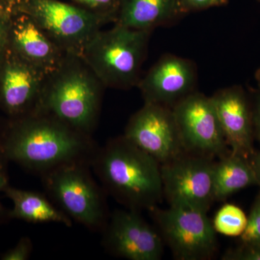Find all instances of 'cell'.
<instances>
[{
    "label": "cell",
    "instance_id": "obj_1",
    "mask_svg": "<svg viewBox=\"0 0 260 260\" xmlns=\"http://www.w3.org/2000/svg\"><path fill=\"white\" fill-rule=\"evenodd\" d=\"M98 148L92 135L49 114L34 112L0 122V153L40 177L68 164L91 166Z\"/></svg>",
    "mask_w": 260,
    "mask_h": 260
},
{
    "label": "cell",
    "instance_id": "obj_2",
    "mask_svg": "<svg viewBox=\"0 0 260 260\" xmlns=\"http://www.w3.org/2000/svg\"><path fill=\"white\" fill-rule=\"evenodd\" d=\"M91 169L105 192L127 209L150 210L164 198L160 164L124 135L99 147Z\"/></svg>",
    "mask_w": 260,
    "mask_h": 260
},
{
    "label": "cell",
    "instance_id": "obj_3",
    "mask_svg": "<svg viewBox=\"0 0 260 260\" xmlns=\"http://www.w3.org/2000/svg\"><path fill=\"white\" fill-rule=\"evenodd\" d=\"M104 87L83 58L68 54L60 66L46 78L34 112L49 114L73 129L92 135Z\"/></svg>",
    "mask_w": 260,
    "mask_h": 260
},
{
    "label": "cell",
    "instance_id": "obj_4",
    "mask_svg": "<svg viewBox=\"0 0 260 260\" xmlns=\"http://www.w3.org/2000/svg\"><path fill=\"white\" fill-rule=\"evenodd\" d=\"M150 36V31L115 24L98 32L81 57L104 87L127 90L139 83Z\"/></svg>",
    "mask_w": 260,
    "mask_h": 260
},
{
    "label": "cell",
    "instance_id": "obj_5",
    "mask_svg": "<svg viewBox=\"0 0 260 260\" xmlns=\"http://www.w3.org/2000/svg\"><path fill=\"white\" fill-rule=\"evenodd\" d=\"M91 166L72 164L41 176L46 194L77 223L93 232L103 230L109 215L105 191L92 176Z\"/></svg>",
    "mask_w": 260,
    "mask_h": 260
},
{
    "label": "cell",
    "instance_id": "obj_6",
    "mask_svg": "<svg viewBox=\"0 0 260 260\" xmlns=\"http://www.w3.org/2000/svg\"><path fill=\"white\" fill-rule=\"evenodd\" d=\"M15 13L28 15L66 54L81 57L104 24L112 20L60 0H17Z\"/></svg>",
    "mask_w": 260,
    "mask_h": 260
},
{
    "label": "cell",
    "instance_id": "obj_7",
    "mask_svg": "<svg viewBox=\"0 0 260 260\" xmlns=\"http://www.w3.org/2000/svg\"><path fill=\"white\" fill-rule=\"evenodd\" d=\"M173 254L180 260L209 259L217 250L216 232L207 213L169 206L148 210Z\"/></svg>",
    "mask_w": 260,
    "mask_h": 260
},
{
    "label": "cell",
    "instance_id": "obj_8",
    "mask_svg": "<svg viewBox=\"0 0 260 260\" xmlns=\"http://www.w3.org/2000/svg\"><path fill=\"white\" fill-rule=\"evenodd\" d=\"M213 158L184 153L160 165L164 198L169 206L208 213L214 199Z\"/></svg>",
    "mask_w": 260,
    "mask_h": 260
},
{
    "label": "cell",
    "instance_id": "obj_9",
    "mask_svg": "<svg viewBox=\"0 0 260 260\" xmlns=\"http://www.w3.org/2000/svg\"><path fill=\"white\" fill-rule=\"evenodd\" d=\"M186 153L222 158L228 145L211 97L194 91L173 108Z\"/></svg>",
    "mask_w": 260,
    "mask_h": 260
},
{
    "label": "cell",
    "instance_id": "obj_10",
    "mask_svg": "<svg viewBox=\"0 0 260 260\" xmlns=\"http://www.w3.org/2000/svg\"><path fill=\"white\" fill-rule=\"evenodd\" d=\"M124 136L161 165L185 153L173 109L151 103L130 118Z\"/></svg>",
    "mask_w": 260,
    "mask_h": 260
},
{
    "label": "cell",
    "instance_id": "obj_11",
    "mask_svg": "<svg viewBox=\"0 0 260 260\" xmlns=\"http://www.w3.org/2000/svg\"><path fill=\"white\" fill-rule=\"evenodd\" d=\"M102 246L112 255L130 260H158L164 242L157 229L138 210H115L102 231Z\"/></svg>",
    "mask_w": 260,
    "mask_h": 260
},
{
    "label": "cell",
    "instance_id": "obj_12",
    "mask_svg": "<svg viewBox=\"0 0 260 260\" xmlns=\"http://www.w3.org/2000/svg\"><path fill=\"white\" fill-rule=\"evenodd\" d=\"M47 77L8 49L0 61V110L11 118L35 112Z\"/></svg>",
    "mask_w": 260,
    "mask_h": 260
},
{
    "label": "cell",
    "instance_id": "obj_13",
    "mask_svg": "<svg viewBox=\"0 0 260 260\" xmlns=\"http://www.w3.org/2000/svg\"><path fill=\"white\" fill-rule=\"evenodd\" d=\"M196 66L189 59L166 54L150 68L137 86L145 103L174 108L196 87Z\"/></svg>",
    "mask_w": 260,
    "mask_h": 260
},
{
    "label": "cell",
    "instance_id": "obj_14",
    "mask_svg": "<svg viewBox=\"0 0 260 260\" xmlns=\"http://www.w3.org/2000/svg\"><path fill=\"white\" fill-rule=\"evenodd\" d=\"M8 49L47 76L60 66L68 54L30 17L15 12L10 18Z\"/></svg>",
    "mask_w": 260,
    "mask_h": 260
},
{
    "label": "cell",
    "instance_id": "obj_15",
    "mask_svg": "<svg viewBox=\"0 0 260 260\" xmlns=\"http://www.w3.org/2000/svg\"><path fill=\"white\" fill-rule=\"evenodd\" d=\"M219 122L232 153L246 157L252 148V121L245 93L234 86L220 89L211 96Z\"/></svg>",
    "mask_w": 260,
    "mask_h": 260
},
{
    "label": "cell",
    "instance_id": "obj_16",
    "mask_svg": "<svg viewBox=\"0 0 260 260\" xmlns=\"http://www.w3.org/2000/svg\"><path fill=\"white\" fill-rule=\"evenodd\" d=\"M181 15L178 0H121L114 23L151 32L172 23Z\"/></svg>",
    "mask_w": 260,
    "mask_h": 260
},
{
    "label": "cell",
    "instance_id": "obj_17",
    "mask_svg": "<svg viewBox=\"0 0 260 260\" xmlns=\"http://www.w3.org/2000/svg\"><path fill=\"white\" fill-rule=\"evenodd\" d=\"M3 193L13 203L9 210L10 220L18 219L30 223H60L73 226V221L46 195L24 190L8 184Z\"/></svg>",
    "mask_w": 260,
    "mask_h": 260
},
{
    "label": "cell",
    "instance_id": "obj_18",
    "mask_svg": "<svg viewBox=\"0 0 260 260\" xmlns=\"http://www.w3.org/2000/svg\"><path fill=\"white\" fill-rule=\"evenodd\" d=\"M256 183L252 167L245 157L232 153L215 161L213 173L215 201L226 199L234 193Z\"/></svg>",
    "mask_w": 260,
    "mask_h": 260
},
{
    "label": "cell",
    "instance_id": "obj_19",
    "mask_svg": "<svg viewBox=\"0 0 260 260\" xmlns=\"http://www.w3.org/2000/svg\"><path fill=\"white\" fill-rule=\"evenodd\" d=\"M213 224L216 232L228 237H239L245 230L247 217L237 205L225 204L215 215Z\"/></svg>",
    "mask_w": 260,
    "mask_h": 260
},
{
    "label": "cell",
    "instance_id": "obj_20",
    "mask_svg": "<svg viewBox=\"0 0 260 260\" xmlns=\"http://www.w3.org/2000/svg\"><path fill=\"white\" fill-rule=\"evenodd\" d=\"M73 4L115 22L121 0H70Z\"/></svg>",
    "mask_w": 260,
    "mask_h": 260
},
{
    "label": "cell",
    "instance_id": "obj_21",
    "mask_svg": "<svg viewBox=\"0 0 260 260\" xmlns=\"http://www.w3.org/2000/svg\"><path fill=\"white\" fill-rule=\"evenodd\" d=\"M240 237L244 244L260 245V194L247 218L245 230Z\"/></svg>",
    "mask_w": 260,
    "mask_h": 260
},
{
    "label": "cell",
    "instance_id": "obj_22",
    "mask_svg": "<svg viewBox=\"0 0 260 260\" xmlns=\"http://www.w3.org/2000/svg\"><path fill=\"white\" fill-rule=\"evenodd\" d=\"M34 249L31 239L28 237H22L16 245L8 249L0 256L2 260H27L30 257Z\"/></svg>",
    "mask_w": 260,
    "mask_h": 260
},
{
    "label": "cell",
    "instance_id": "obj_23",
    "mask_svg": "<svg viewBox=\"0 0 260 260\" xmlns=\"http://www.w3.org/2000/svg\"><path fill=\"white\" fill-rule=\"evenodd\" d=\"M229 0H178L179 11L181 15L209 9L215 7L223 6Z\"/></svg>",
    "mask_w": 260,
    "mask_h": 260
},
{
    "label": "cell",
    "instance_id": "obj_24",
    "mask_svg": "<svg viewBox=\"0 0 260 260\" xmlns=\"http://www.w3.org/2000/svg\"><path fill=\"white\" fill-rule=\"evenodd\" d=\"M235 251H228L222 259L225 260H260V245L244 244Z\"/></svg>",
    "mask_w": 260,
    "mask_h": 260
},
{
    "label": "cell",
    "instance_id": "obj_25",
    "mask_svg": "<svg viewBox=\"0 0 260 260\" xmlns=\"http://www.w3.org/2000/svg\"><path fill=\"white\" fill-rule=\"evenodd\" d=\"M9 161L0 153V193L9 184L8 178V165ZM9 210L5 208L0 200V225L9 221Z\"/></svg>",
    "mask_w": 260,
    "mask_h": 260
},
{
    "label": "cell",
    "instance_id": "obj_26",
    "mask_svg": "<svg viewBox=\"0 0 260 260\" xmlns=\"http://www.w3.org/2000/svg\"><path fill=\"white\" fill-rule=\"evenodd\" d=\"M13 13L10 12L0 18V61L8 51V30Z\"/></svg>",
    "mask_w": 260,
    "mask_h": 260
},
{
    "label": "cell",
    "instance_id": "obj_27",
    "mask_svg": "<svg viewBox=\"0 0 260 260\" xmlns=\"http://www.w3.org/2000/svg\"><path fill=\"white\" fill-rule=\"evenodd\" d=\"M251 165L255 174L256 181L260 184V153L253 155Z\"/></svg>",
    "mask_w": 260,
    "mask_h": 260
},
{
    "label": "cell",
    "instance_id": "obj_28",
    "mask_svg": "<svg viewBox=\"0 0 260 260\" xmlns=\"http://www.w3.org/2000/svg\"><path fill=\"white\" fill-rule=\"evenodd\" d=\"M253 122L256 126V132L260 139V96L258 99L256 103L255 113H254V117H253Z\"/></svg>",
    "mask_w": 260,
    "mask_h": 260
},
{
    "label": "cell",
    "instance_id": "obj_29",
    "mask_svg": "<svg viewBox=\"0 0 260 260\" xmlns=\"http://www.w3.org/2000/svg\"><path fill=\"white\" fill-rule=\"evenodd\" d=\"M12 11H13V8L6 1L0 0V18Z\"/></svg>",
    "mask_w": 260,
    "mask_h": 260
},
{
    "label": "cell",
    "instance_id": "obj_30",
    "mask_svg": "<svg viewBox=\"0 0 260 260\" xmlns=\"http://www.w3.org/2000/svg\"><path fill=\"white\" fill-rule=\"evenodd\" d=\"M6 1L8 2V3H9L10 5H11L12 8H13V7H14L17 0H6Z\"/></svg>",
    "mask_w": 260,
    "mask_h": 260
},
{
    "label": "cell",
    "instance_id": "obj_31",
    "mask_svg": "<svg viewBox=\"0 0 260 260\" xmlns=\"http://www.w3.org/2000/svg\"><path fill=\"white\" fill-rule=\"evenodd\" d=\"M256 80H257L258 83H259L260 85V69L258 70L257 73H256Z\"/></svg>",
    "mask_w": 260,
    "mask_h": 260
},
{
    "label": "cell",
    "instance_id": "obj_32",
    "mask_svg": "<svg viewBox=\"0 0 260 260\" xmlns=\"http://www.w3.org/2000/svg\"><path fill=\"white\" fill-rule=\"evenodd\" d=\"M5 1H6V0H5ZM7 2V1H6ZM7 3H8V2H7ZM8 4H9V3H8ZM10 5V4H9ZM10 6H11V5H10Z\"/></svg>",
    "mask_w": 260,
    "mask_h": 260
},
{
    "label": "cell",
    "instance_id": "obj_33",
    "mask_svg": "<svg viewBox=\"0 0 260 260\" xmlns=\"http://www.w3.org/2000/svg\"><path fill=\"white\" fill-rule=\"evenodd\" d=\"M257 1H259V2H260V0H257Z\"/></svg>",
    "mask_w": 260,
    "mask_h": 260
}]
</instances>
